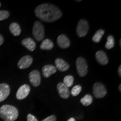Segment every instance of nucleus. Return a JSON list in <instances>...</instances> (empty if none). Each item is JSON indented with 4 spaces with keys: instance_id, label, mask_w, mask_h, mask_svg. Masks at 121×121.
<instances>
[{
    "instance_id": "8",
    "label": "nucleus",
    "mask_w": 121,
    "mask_h": 121,
    "mask_svg": "<svg viewBox=\"0 0 121 121\" xmlns=\"http://www.w3.org/2000/svg\"><path fill=\"white\" fill-rule=\"evenodd\" d=\"M30 87L28 85L24 84L18 89L16 93V98L19 100H22L26 98L30 93Z\"/></svg>"
},
{
    "instance_id": "31",
    "label": "nucleus",
    "mask_w": 121,
    "mask_h": 121,
    "mask_svg": "<svg viewBox=\"0 0 121 121\" xmlns=\"http://www.w3.org/2000/svg\"><path fill=\"white\" fill-rule=\"evenodd\" d=\"M119 44H120V47H121V40H120V42H119Z\"/></svg>"
},
{
    "instance_id": "12",
    "label": "nucleus",
    "mask_w": 121,
    "mask_h": 121,
    "mask_svg": "<svg viewBox=\"0 0 121 121\" xmlns=\"http://www.w3.org/2000/svg\"><path fill=\"white\" fill-rule=\"evenodd\" d=\"M57 44L60 47L65 49L69 47L70 45V41L65 35L61 34L57 38Z\"/></svg>"
},
{
    "instance_id": "27",
    "label": "nucleus",
    "mask_w": 121,
    "mask_h": 121,
    "mask_svg": "<svg viewBox=\"0 0 121 121\" xmlns=\"http://www.w3.org/2000/svg\"><path fill=\"white\" fill-rule=\"evenodd\" d=\"M4 38H3V37L1 35H0V46L3 43H4Z\"/></svg>"
},
{
    "instance_id": "26",
    "label": "nucleus",
    "mask_w": 121,
    "mask_h": 121,
    "mask_svg": "<svg viewBox=\"0 0 121 121\" xmlns=\"http://www.w3.org/2000/svg\"><path fill=\"white\" fill-rule=\"evenodd\" d=\"M42 121H56V117L54 115H52V116L46 118Z\"/></svg>"
},
{
    "instance_id": "28",
    "label": "nucleus",
    "mask_w": 121,
    "mask_h": 121,
    "mask_svg": "<svg viewBox=\"0 0 121 121\" xmlns=\"http://www.w3.org/2000/svg\"><path fill=\"white\" fill-rule=\"evenodd\" d=\"M118 72V75L119 76V77H121V66H119Z\"/></svg>"
},
{
    "instance_id": "11",
    "label": "nucleus",
    "mask_w": 121,
    "mask_h": 121,
    "mask_svg": "<svg viewBox=\"0 0 121 121\" xmlns=\"http://www.w3.org/2000/svg\"><path fill=\"white\" fill-rule=\"evenodd\" d=\"M10 93V87L9 85L4 83L0 84V102L6 99Z\"/></svg>"
},
{
    "instance_id": "29",
    "label": "nucleus",
    "mask_w": 121,
    "mask_h": 121,
    "mask_svg": "<svg viewBox=\"0 0 121 121\" xmlns=\"http://www.w3.org/2000/svg\"><path fill=\"white\" fill-rule=\"evenodd\" d=\"M67 121H75V119L74 118H71L68 119Z\"/></svg>"
},
{
    "instance_id": "14",
    "label": "nucleus",
    "mask_w": 121,
    "mask_h": 121,
    "mask_svg": "<svg viewBox=\"0 0 121 121\" xmlns=\"http://www.w3.org/2000/svg\"><path fill=\"white\" fill-rule=\"evenodd\" d=\"M95 57L96 60L100 64L102 65H106L108 63V58L107 54L103 51H99L95 54Z\"/></svg>"
},
{
    "instance_id": "7",
    "label": "nucleus",
    "mask_w": 121,
    "mask_h": 121,
    "mask_svg": "<svg viewBox=\"0 0 121 121\" xmlns=\"http://www.w3.org/2000/svg\"><path fill=\"white\" fill-rule=\"evenodd\" d=\"M30 82L34 87L38 86L41 82V76L39 71L34 70L31 71L29 76Z\"/></svg>"
},
{
    "instance_id": "21",
    "label": "nucleus",
    "mask_w": 121,
    "mask_h": 121,
    "mask_svg": "<svg viewBox=\"0 0 121 121\" xmlns=\"http://www.w3.org/2000/svg\"><path fill=\"white\" fill-rule=\"evenodd\" d=\"M74 78L71 75H67L63 79V84L67 87H70L73 85Z\"/></svg>"
},
{
    "instance_id": "3",
    "label": "nucleus",
    "mask_w": 121,
    "mask_h": 121,
    "mask_svg": "<svg viewBox=\"0 0 121 121\" xmlns=\"http://www.w3.org/2000/svg\"><path fill=\"white\" fill-rule=\"evenodd\" d=\"M33 34L38 41L43 40L45 35V32L44 28L41 22L38 21L34 22L33 28Z\"/></svg>"
},
{
    "instance_id": "25",
    "label": "nucleus",
    "mask_w": 121,
    "mask_h": 121,
    "mask_svg": "<svg viewBox=\"0 0 121 121\" xmlns=\"http://www.w3.org/2000/svg\"><path fill=\"white\" fill-rule=\"evenodd\" d=\"M27 121H38L35 116L31 114H29L27 116Z\"/></svg>"
},
{
    "instance_id": "19",
    "label": "nucleus",
    "mask_w": 121,
    "mask_h": 121,
    "mask_svg": "<svg viewBox=\"0 0 121 121\" xmlns=\"http://www.w3.org/2000/svg\"><path fill=\"white\" fill-rule=\"evenodd\" d=\"M93 98L91 96V95L87 94L85 95L84 97L82 98L80 100V102L81 104L84 106H89L93 102Z\"/></svg>"
},
{
    "instance_id": "20",
    "label": "nucleus",
    "mask_w": 121,
    "mask_h": 121,
    "mask_svg": "<svg viewBox=\"0 0 121 121\" xmlns=\"http://www.w3.org/2000/svg\"><path fill=\"white\" fill-rule=\"evenodd\" d=\"M105 31L103 29H99L98 30L96 33H95L93 37L92 40L95 43H99L101 39L103 37V35L104 34Z\"/></svg>"
},
{
    "instance_id": "4",
    "label": "nucleus",
    "mask_w": 121,
    "mask_h": 121,
    "mask_svg": "<svg viewBox=\"0 0 121 121\" xmlns=\"http://www.w3.org/2000/svg\"><path fill=\"white\" fill-rule=\"evenodd\" d=\"M76 69L81 77H84L88 72V66L86 61L83 57H78L76 60Z\"/></svg>"
},
{
    "instance_id": "6",
    "label": "nucleus",
    "mask_w": 121,
    "mask_h": 121,
    "mask_svg": "<svg viewBox=\"0 0 121 121\" xmlns=\"http://www.w3.org/2000/svg\"><path fill=\"white\" fill-rule=\"evenodd\" d=\"M107 89L103 84L100 82L95 83L93 86V94L95 98H104L107 94Z\"/></svg>"
},
{
    "instance_id": "17",
    "label": "nucleus",
    "mask_w": 121,
    "mask_h": 121,
    "mask_svg": "<svg viewBox=\"0 0 121 121\" xmlns=\"http://www.w3.org/2000/svg\"><path fill=\"white\" fill-rule=\"evenodd\" d=\"M10 30L14 36L19 35L22 31L20 25L16 22H13L10 25Z\"/></svg>"
},
{
    "instance_id": "23",
    "label": "nucleus",
    "mask_w": 121,
    "mask_h": 121,
    "mask_svg": "<svg viewBox=\"0 0 121 121\" xmlns=\"http://www.w3.org/2000/svg\"><path fill=\"white\" fill-rule=\"evenodd\" d=\"M82 90V87L80 85H76L74 86L71 90V94L73 95V96H76L78 95L80 93Z\"/></svg>"
},
{
    "instance_id": "32",
    "label": "nucleus",
    "mask_w": 121,
    "mask_h": 121,
    "mask_svg": "<svg viewBox=\"0 0 121 121\" xmlns=\"http://www.w3.org/2000/svg\"><path fill=\"white\" fill-rule=\"evenodd\" d=\"M76 1V2H81V1Z\"/></svg>"
},
{
    "instance_id": "18",
    "label": "nucleus",
    "mask_w": 121,
    "mask_h": 121,
    "mask_svg": "<svg viewBox=\"0 0 121 121\" xmlns=\"http://www.w3.org/2000/svg\"><path fill=\"white\" fill-rule=\"evenodd\" d=\"M54 47L53 43L49 39H45L43 40L40 45V49L43 50H51Z\"/></svg>"
},
{
    "instance_id": "9",
    "label": "nucleus",
    "mask_w": 121,
    "mask_h": 121,
    "mask_svg": "<svg viewBox=\"0 0 121 121\" xmlns=\"http://www.w3.org/2000/svg\"><path fill=\"white\" fill-rule=\"evenodd\" d=\"M33 59L30 56H25L19 60L17 66L19 69H25L29 67L33 63Z\"/></svg>"
},
{
    "instance_id": "2",
    "label": "nucleus",
    "mask_w": 121,
    "mask_h": 121,
    "mask_svg": "<svg viewBox=\"0 0 121 121\" xmlns=\"http://www.w3.org/2000/svg\"><path fill=\"white\" fill-rule=\"evenodd\" d=\"M19 116L16 107L10 105H4L0 108V117L4 121H15Z\"/></svg>"
},
{
    "instance_id": "5",
    "label": "nucleus",
    "mask_w": 121,
    "mask_h": 121,
    "mask_svg": "<svg viewBox=\"0 0 121 121\" xmlns=\"http://www.w3.org/2000/svg\"><path fill=\"white\" fill-rule=\"evenodd\" d=\"M89 29V24L87 21L84 19L80 20L77 26V34L79 37H85L88 32Z\"/></svg>"
},
{
    "instance_id": "10",
    "label": "nucleus",
    "mask_w": 121,
    "mask_h": 121,
    "mask_svg": "<svg viewBox=\"0 0 121 121\" xmlns=\"http://www.w3.org/2000/svg\"><path fill=\"white\" fill-rule=\"evenodd\" d=\"M57 88L60 97L63 99H67L69 98L70 93H69V87L66 86L63 82L58 83Z\"/></svg>"
},
{
    "instance_id": "24",
    "label": "nucleus",
    "mask_w": 121,
    "mask_h": 121,
    "mask_svg": "<svg viewBox=\"0 0 121 121\" xmlns=\"http://www.w3.org/2000/svg\"><path fill=\"white\" fill-rule=\"evenodd\" d=\"M9 16H10V13L7 11H5V10L0 11V21L7 19Z\"/></svg>"
},
{
    "instance_id": "22",
    "label": "nucleus",
    "mask_w": 121,
    "mask_h": 121,
    "mask_svg": "<svg viewBox=\"0 0 121 121\" xmlns=\"http://www.w3.org/2000/svg\"><path fill=\"white\" fill-rule=\"evenodd\" d=\"M105 48L107 49H110L114 47V39L112 35H109L107 38V42L105 44Z\"/></svg>"
},
{
    "instance_id": "1",
    "label": "nucleus",
    "mask_w": 121,
    "mask_h": 121,
    "mask_svg": "<svg viewBox=\"0 0 121 121\" xmlns=\"http://www.w3.org/2000/svg\"><path fill=\"white\" fill-rule=\"evenodd\" d=\"M37 17L45 22H54L62 17V12L58 7L49 4L39 5L35 10Z\"/></svg>"
},
{
    "instance_id": "16",
    "label": "nucleus",
    "mask_w": 121,
    "mask_h": 121,
    "mask_svg": "<svg viewBox=\"0 0 121 121\" xmlns=\"http://www.w3.org/2000/svg\"><path fill=\"white\" fill-rule=\"evenodd\" d=\"M22 44L26 47L29 51L33 52L36 48V43L33 39L28 38L24 39L22 41Z\"/></svg>"
},
{
    "instance_id": "13",
    "label": "nucleus",
    "mask_w": 121,
    "mask_h": 121,
    "mask_svg": "<svg viewBox=\"0 0 121 121\" xmlns=\"http://www.w3.org/2000/svg\"><path fill=\"white\" fill-rule=\"evenodd\" d=\"M57 71V69L53 65H45L42 69L43 76L45 78H48L51 75L56 73Z\"/></svg>"
},
{
    "instance_id": "30",
    "label": "nucleus",
    "mask_w": 121,
    "mask_h": 121,
    "mask_svg": "<svg viewBox=\"0 0 121 121\" xmlns=\"http://www.w3.org/2000/svg\"><path fill=\"white\" fill-rule=\"evenodd\" d=\"M121 84H119V87H118V89H119V91H121Z\"/></svg>"
},
{
    "instance_id": "15",
    "label": "nucleus",
    "mask_w": 121,
    "mask_h": 121,
    "mask_svg": "<svg viewBox=\"0 0 121 121\" xmlns=\"http://www.w3.org/2000/svg\"><path fill=\"white\" fill-rule=\"evenodd\" d=\"M55 63L56 65V69L60 71H66L69 68V65L61 58H57L55 60Z\"/></svg>"
},
{
    "instance_id": "33",
    "label": "nucleus",
    "mask_w": 121,
    "mask_h": 121,
    "mask_svg": "<svg viewBox=\"0 0 121 121\" xmlns=\"http://www.w3.org/2000/svg\"><path fill=\"white\" fill-rule=\"evenodd\" d=\"M1 3H0V7H1Z\"/></svg>"
}]
</instances>
